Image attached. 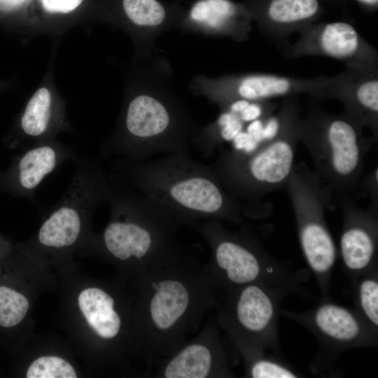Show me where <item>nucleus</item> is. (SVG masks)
Masks as SVG:
<instances>
[{
    "mask_svg": "<svg viewBox=\"0 0 378 378\" xmlns=\"http://www.w3.org/2000/svg\"><path fill=\"white\" fill-rule=\"evenodd\" d=\"M136 286L135 338L149 374L200 330L217 305L219 288L181 248L139 276Z\"/></svg>",
    "mask_w": 378,
    "mask_h": 378,
    "instance_id": "1",
    "label": "nucleus"
},
{
    "mask_svg": "<svg viewBox=\"0 0 378 378\" xmlns=\"http://www.w3.org/2000/svg\"><path fill=\"white\" fill-rule=\"evenodd\" d=\"M118 161L115 167L127 184L181 225L209 220L241 224L245 219L243 204L225 189L211 167L188 152L137 163Z\"/></svg>",
    "mask_w": 378,
    "mask_h": 378,
    "instance_id": "2",
    "label": "nucleus"
},
{
    "mask_svg": "<svg viewBox=\"0 0 378 378\" xmlns=\"http://www.w3.org/2000/svg\"><path fill=\"white\" fill-rule=\"evenodd\" d=\"M171 72L165 61L148 59L141 88L130 97L118 131L100 150L102 157L137 163L158 153L188 152L197 128L172 87Z\"/></svg>",
    "mask_w": 378,
    "mask_h": 378,
    "instance_id": "3",
    "label": "nucleus"
},
{
    "mask_svg": "<svg viewBox=\"0 0 378 378\" xmlns=\"http://www.w3.org/2000/svg\"><path fill=\"white\" fill-rule=\"evenodd\" d=\"M106 202L111 218L102 235V246L138 277L181 248L176 239L181 224L128 184L110 178Z\"/></svg>",
    "mask_w": 378,
    "mask_h": 378,
    "instance_id": "4",
    "label": "nucleus"
},
{
    "mask_svg": "<svg viewBox=\"0 0 378 378\" xmlns=\"http://www.w3.org/2000/svg\"><path fill=\"white\" fill-rule=\"evenodd\" d=\"M208 244L210 256L204 270L219 290L261 283L289 286L304 293L309 270H295L292 265L272 256L259 237L247 227L229 230L222 221L209 220L190 225Z\"/></svg>",
    "mask_w": 378,
    "mask_h": 378,
    "instance_id": "5",
    "label": "nucleus"
},
{
    "mask_svg": "<svg viewBox=\"0 0 378 378\" xmlns=\"http://www.w3.org/2000/svg\"><path fill=\"white\" fill-rule=\"evenodd\" d=\"M363 130L343 112L332 114L317 106H312L298 123L299 141L309 153L323 185L339 202L359 189L365 155L374 144Z\"/></svg>",
    "mask_w": 378,
    "mask_h": 378,
    "instance_id": "6",
    "label": "nucleus"
},
{
    "mask_svg": "<svg viewBox=\"0 0 378 378\" xmlns=\"http://www.w3.org/2000/svg\"><path fill=\"white\" fill-rule=\"evenodd\" d=\"M300 108L272 139L244 153L220 149L210 165L225 189L237 200L258 205L269 193L286 186L293 170Z\"/></svg>",
    "mask_w": 378,
    "mask_h": 378,
    "instance_id": "7",
    "label": "nucleus"
},
{
    "mask_svg": "<svg viewBox=\"0 0 378 378\" xmlns=\"http://www.w3.org/2000/svg\"><path fill=\"white\" fill-rule=\"evenodd\" d=\"M286 187L303 256L318 284L321 300H329L337 248L325 210L332 209L335 200L317 174L304 162L294 164Z\"/></svg>",
    "mask_w": 378,
    "mask_h": 378,
    "instance_id": "8",
    "label": "nucleus"
},
{
    "mask_svg": "<svg viewBox=\"0 0 378 378\" xmlns=\"http://www.w3.org/2000/svg\"><path fill=\"white\" fill-rule=\"evenodd\" d=\"M292 293H299L289 286L261 283L219 290L216 321L227 334L281 355L278 319L282 301Z\"/></svg>",
    "mask_w": 378,
    "mask_h": 378,
    "instance_id": "9",
    "label": "nucleus"
},
{
    "mask_svg": "<svg viewBox=\"0 0 378 378\" xmlns=\"http://www.w3.org/2000/svg\"><path fill=\"white\" fill-rule=\"evenodd\" d=\"M76 162L66 190L39 229L38 241L43 246L61 249L75 244L84 221L107 199L110 178L103 167L96 161L80 158Z\"/></svg>",
    "mask_w": 378,
    "mask_h": 378,
    "instance_id": "10",
    "label": "nucleus"
},
{
    "mask_svg": "<svg viewBox=\"0 0 378 378\" xmlns=\"http://www.w3.org/2000/svg\"><path fill=\"white\" fill-rule=\"evenodd\" d=\"M281 314L303 326L320 343V350L312 364V371L330 366L338 355L358 348L377 345L378 332L374 331L355 308L321 300L314 308L298 312L281 309Z\"/></svg>",
    "mask_w": 378,
    "mask_h": 378,
    "instance_id": "11",
    "label": "nucleus"
},
{
    "mask_svg": "<svg viewBox=\"0 0 378 378\" xmlns=\"http://www.w3.org/2000/svg\"><path fill=\"white\" fill-rule=\"evenodd\" d=\"M328 76L296 78L270 73H250L210 78L195 76L190 82L192 92L222 107L237 99L266 101L299 94L314 98L328 82Z\"/></svg>",
    "mask_w": 378,
    "mask_h": 378,
    "instance_id": "12",
    "label": "nucleus"
},
{
    "mask_svg": "<svg viewBox=\"0 0 378 378\" xmlns=\"http://www.w3.org/2000/svg\"><path fill=\"white\" fill-rule=\"evenodd\" d=\"M298 34L284 52L289 58L324 56L342 61L347 68H378L377 50L349 22H314Z\"/></svg>",
    "mask_w": 378,
    "mask_h": 378,
    "instance_id": "13",
    "label": "nucleus"
},
{
    "mask_svg": "<svg viewBox=\"0 0 378 378\" xmlns=\"http://www.w3.org/2000/svg\"><path fill=\"white\" fill-rule=\"evenodd\" d=\"M216 319L209 320L191 339L155 368L158 378H232V364Z\"/></svg>",
    "mask_w": 378,
    "mask_h": 378,
    "instance_id": "14",
    "label": "nucleus"
},
{
    "mask_svg": "<svg viewBox=\"0 0 378 378\" xmlns=\"http://www.w3.org/2000/svg\"><path fill=\"white\" fill-rule=\"evenodd\" d=\"M340 203L343 215L340 255L352 281L378 265V211L358 206L352 197Z\"/></svg>",
    "mask_w": 378,
    "mask_h": 378,
    "instance_id": "15",
    "label": "nucleus"
},
{
    "mask_svg": "<svg viewBox=\"0 0 378 378\" xmlns=\"http://www.w3.org/2000/svg\"><path fill=\"white\" fill-rule=\"evenodd\" d=\"M317 99H334L344 105L343 113L363 128L368 127L374 144L378 140V68H347L328 78Z\"/></svg>",
    "mask_w": 378,
    "mask_h": 378,
    "instance_id": "16",
    "label": "nucleus"
},
{
    "mask_svg": "<svg viewBox=\"0 0 378 378\" xmlns=\"http://www.w3.org/2000/svg\"><path fill=\"white\" fill-rule=\"evenodd\" d=\"M253 18L244 3L232 0H197L184 9L179 29L236 41L248 39Z\"/></svg>",
    "mask_w": 378,
    "mask_h": 378,
    "instance_id": "17",
    "label": "nucleus"
},
{
    "mask_svg": "<svg viewBox=\"0 0 378 378\" xmlns=\"http://www.w3.org/2000/svg\"><path fill=\"white\" fill-rule=\"evenodd\" d=\"M253 21L269 39L285 45L295 32L314 23L323 9L319 0H245Z\"/></svg>",
    "mask_w": 378,
    "mask_h": 378,
    "instance_id": "18",
    "label": "nucleus"
},
{
    "mask_svg": "<svg viewBox=\"0 0 378 378\" xmlns=\"http://www.w3.org/2000/svg\"><path fill=\"white\" fill-rule=\"evenodd\" d=\"M124 16L139 33L142 49L150 57L153 43L163 33L179 29L184 8L178 1L120 0Z\"/></svg>",
    "mask_w": 378,
    "mask_h": 378,
    "instance_id": "19",
    "label": "nucleus"
},
{
    "mask_svg": "<svg viewBox=\"0 0 378 378\" xmlns=\"http://www.w3.org/2000/svg\"><path fill=\"white\" fill-rule=\"evenodd\" d=\"M78 302L88 325L99 338L111 341L120 335L124 319L116 307L115 297L109 292L89 288L80 293Z\"/></svg>",
    "mask_w": 378,
    "mask_h": 378,
    "instance_id": "20",
    "label": "nucleus"
},
{
    "mask_svg": "<svg viewBox=\"0 0 378 378\" xmlns=\"http://www.w3.org/2000/svg\"><path fill=\"white\" fill-rule=\"evenodd\" d=\"M241 355L244 365V377L248 378H298L302 375L281 355L251 343L234 334H227Z\"/></svg>",
    "mask_w": 378,
    "mask_h": 378,
    "instance_id": "21",
    "label": "nucleus"
},
{
    "mask_svg": "<svg viewBox=\"0 0 378 378\" xmlns=\"http://www.w3.org/2000/svg\"><path fill=\"white\" fill-rule=\"evenodd\" d=\"M53 99L46 88L37 90L30 98L20 118V129L24 136L36 143L50 140L49 134L55 127Z\"/></svg>",
    "mask_w": 378,
    "mask_h": 378,
    "instance_id": "22",
    "label": "nucleus"
},
{
    "mask_svg": "<svg viewBox=\"0 0 378 378\" xmlns=\"http://www.w3.org/2000/svg\"><path fill=\"white\" fill-rule=\"evenodd\" d=\"M244 124L237 115L221 111L214 122L197 129L192 140L200 151L208 156L223 142L232 141L244 130Z\"/></svg>",
    "mask_w": 378,
    "mask_h": 378,
    "instance_id": "23",
    "label": "nucleus"
},
{
    "mask_svg": "<svg viewBox=\"0 0 378 378\" xmlns=\"http://www.w3.org/2000/svg\"><path fill=\"white\" fill-rule=\"evenodd\" d=\"M355 309L378 332V265L352 281Z\"/></svg>",
    "mask_w": 378,
    "mask_h": 378,
    "instance_id": "24",
    "label": "nucleus"
},
{
    "mask_svg": "<svg viewBox=\"0 0 378 378\" xmlns=\"http://www.w3.org/2000/svg\"><path fill=\"white\" fill-rule=\"evenodd\" d=\"M29 301L21 293L6 286H0V326L10 328L25 317Z\"/></svg>",
    "mask_w": 378,
    "mask_h": 378,
    "instance_id": "25",
    "label": "nucleus"
},
{
    "mask_svg": "<svg viewBox=\"0 0 378 378\" xmlns=\"http://www.w3.org/2000/svg\"><path fill=\"white\" fill-rule=\"evenodd\" d=\"M27 378H76L74 368L64 359L56 356H43L29 367Z\"/></svg>",
    "mask_w": 378,
    "mask_h": 378,
    "instance_id": "26",
    "label": "nucleus"
},
{
    "mask_svg": "<svg viewBox=\"0 0 378 378\" xmlns=\"http://www.w3.org/2000/svg\"><path fill=\"white\" fill-rule=\"evenodd\" d=\"M360 188H362L370 199V208L378 211V168L375 167L363 180H361Z\"/></svg>",
    "mask_w": 378,
    "mask_h": 378,
    "instance_id": "27",
    "label": "nucleus"
},
{
    "mask_svg": "<svg viewBox=\"0 0 378 378\" xmlns=\"http://www.w3.org/2000/svg\"><path fill=\"white\" fill-rule=\"evenodd\" d=\"M44 9L50 13H67L74 10L83 0H41Z\"/></svg>",
    "mask_w": 378,
    "mask_h": 378,
    "instance_id": "28",
    "label": "nucleus"
},
{
    "mask_svg": "<svg viewBox=\"0 0 378 378\" xmlns=\"http://www.w3.org/2000/svg\"><path fill=\"white\" fill-rule=\"evenodd\" d=\"M234 150L249 153L255 150L259 145L245 131H241L232 141Z\"/></svg>",
    "mask_w": 378,
    "mask_h": 378,
    "instance_id": "29",
    "label": "nucleus"
},
{
    "mask_svg": "<svg viewBox=\"0 0 378 378\" xmlns=\"http://www.w3.org/2000/svg\"><path fill=\"white\" fill-rule=\"evenodd\" d=\"M363 8L368 11H374L378 6V0H356Z\"/></svg>",
    "mask_w": 378,
    "mask_h": 378,
    "instance_id": "30",
    "label": "nucleus"
}]
</instances>
